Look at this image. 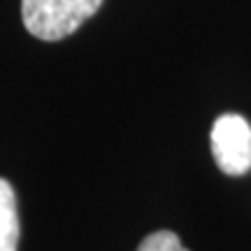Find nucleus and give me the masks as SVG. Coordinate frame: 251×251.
<instances>
[{
	"label": "nucleus",
	"mask_w": 251,
	"mask_h": 251,
	"mask_svg": "<svg viewBox=\"0 0 251 251\" xmlns=\"http://www.w3.org/2000/svg\"><path fill=\"white\" fill-rule=\"evenodd\" d=\"M100 5L102 0H21V19L30 35L56 42L72 35Z\"/></svg>",
	"instance_id": "1"
},
{
	"label": "nucleus",
	"mask_w": 251,
	"mask_h": 251,
	"mask_svg": "<svg viewBox=\"0 0 251 251\" xmlns=\"http://www.w3.org/2000/svg\"><path fill=\"white\" fill-rule=\"evenodd\" d=\"M212 153L219 170L240 177L251 170V126L240 114H221L212 128Z\"/></svg>",
	"instance_id": "2"
},
{
	"label": "nucleus",
	"mask_w": 251,
	"mask_h": 251,
	"mask_svg": "<svg viewBox=\"0 0 251 251\" xmlns=\"http://www.w3.org/2000/svg\"><path fill=\"white\" fill-rule=\"evenodd\" d=\"M19 207L17 193L7 179L0 177V251H17L19 249Z\"/></svg>",
	"instance_id": "3"
},
{
	"label": "nucleus",
	"mask_w": 251,
	"mask_h": 251,
	"mask_svg": "<svg viewBox=\"0 0 251 251\" xmlns=\"http://www.w3.org/2000/svg\"><path fill=\"white\" fill-rule=\"evenodd\" d=\"M137 251H188L181 240L172 230H156V233L147 235Z\"/></svg>",
	"instance_id": "4"
}]
</instances>
